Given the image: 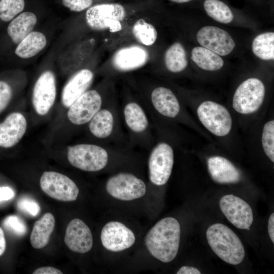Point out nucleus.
I'll return each mask as SVG.
<instances>
[{
	"label": "nucleus",
	"instance_id": "5",
	"mask_svg": "<svg viewBox=\"0 0 274 274\" xmlns=\"http://www.w3.org/2000/svg\"><path fill=\"white\" fill-rule=\"evenodd\" d=\"M189 108L204 130L227 150H232L231 145L235 141L236 132L235 117L230 109L211 99L203 100L195 105L190 104Z\"/></svg>",
	"mask_w": 274,
	"mask_h": 274
},
{
	"label": "nucleus",
	"instance_id": "23",
	"mask_svg": "<svg viewBox=\"0 0 274 274\" xmlns=\"http://www.w3.org/2000/svg\"><path fill=\"white\" fill-rule=\"evenodd\" d=\"M37 22L36 15L25 12L20 14L9 23L7 32L15 44H19L26 36L32 31Z\"/></svg>",
	"mask_w": 274,
	"mask_h": 274
},
{
	"label": "nucleus",
	"instance_id": "29",
	"mask_svg": "<svg viewBox=\"0 0 274 274\" xmlns=\"http://www.w3.org/2000/svg\"><path fill=\"white\" fill-rule=\"evenodd\" d=\"M202 6L207 15L216 21L227 24L233 19L231 9L221 0H204Z\"/></svg>",
	"mask_w": 274,
	"mask_h": 274
},
{
	"label": "nucleus",
	"instance_id": "18",
	"mask_svg": "<svg viewBox=\"0 0 274 274\" xmlns=\"http://www.w3.org/2000/svg\"><path fill=\"white\" fill-rule=\"evenodd\" d=\"M100 239L103 246L112 252H120L131 247L135 243L133 232L123 223L110 221L102 228Z\"/></svg>",
	"mask_w": 274,
	"mask_h": 274
},
{
	"label": "nucleus",
	"instance_id": "7",
	"mask_svg": "<svg viewBox=\"0 0 274 274\" xmlns=\"http://www.w3.org/2000/svg\"><path fill=\"white\" fill-rule=\"evenodd\" d=\"M110 53L99 70L104 78L116 79L146 66L155 59L154 51L136 43L123 45Z\"/></svg>",
	"mask_w": 274,
	"mask_h": 274
},
{
	"label": "nucleus",
	"instance_id": "25",
	"mask_svg": "<svg viewBox=\"0 0 274 274\" xmlns=\"http://www.w3.org/2000/svg\"><path fill=\"white\" fill-rule=\"evenodd\" d=\"M163 61L166 71L170 74L183 72L188 66V59L182 43L176 42L170 45L164 52Z\"/></svg>",
	"mask_w": 274,
	"mask_h": 274
},
{
	"label": "nucleus",
	"instance_id": "8",
	"mask_svg": "<svg viewBox=\"0 0 274 274\" xmlns=\"http://www.w3.org/2000/svg\"><path fill=\"white\" fill-rule=\"evenodd\" d=\"M116 94L115 79L104 78L96 88L88 90L68 108L67 119L75 126L87 125L100 109Z\"/></svg>",
	"mask_w": 274,
	"mask_h": 274
},
{
	"label": "nucleus",
	"instance_id": "17",
	"mask_svg": "<svg viewBox=\"0 0 274 274\" xmlns=\"http://www.w3.org/2000/svg\"><path fill=\"white\" fill-rule=\"evenodd\" d=\"M206 164L211 178L220 184H234L241 181V170L227 157L220 153L206 156Z\"/></svg>",
	"mask_w": 274,
	"mask_h": 274
},
{
	"label": "nucleus",
	"instance_id": "12",
	"mask_svg": "<svg viewBox=\"0 0 274 274\" xmlns=\"http://www.w3.org/2000/svg\"><path fill=\"white\" fill-rule=\"evenodd\" d=\"M206 237L213 252L227 263L237 265L244 260L245 252L238 236L222 223H215L206 231Z\"/></svg>",
	"mask_w": 274,
	"mask_h": 274
},
{
	"label": "nucleus",
	"instance_id": "3",
	"mask_svg": "<svg viewBox=\"0 0 274 274\" xmlns=\"http://www.w3.org/2000/svg\"><path fill=\"white\" fill-rule=\"evenodd\" d=\"M120 110L129 148L149 151L155 140L152 123L139 97L128 85L122 89Z\"/></svg>",
	"mask_w": 274,
	"mask_h": 274
},
{
	"label": "nucleus",
	"instance_id": "40",
	"mask_svg": "<svg viewBox=\"0 0 274 274\" xmlns=\"http://www.w3.org/2000/svg\"><path fill=\"white\" fill-rule=\"evenodd\" d=\"M6 248V241L4 232L0 227V256L4 253Z\"/></svg>",
	"mask_w": 274,
	"mask_h": 274
},
{
	"label": "nucleus",
	"instance_id": "30",
	"mask_svg": "<svg viewBox=\"0 0 274 274\" xmlns=\"http://www.w3.org/2000/svg\"><path fill=\"white\" fill-rule=\"evenodd\" d=\"M252 51L258 58L264 60L274 59V32H266L256 36L252 43Z\"/></svg>",
	"mask_w": 274,
	"mask_h": 274
},
{
	"label": "nucleus",
	"instance_id": "19",
	"mask_svg": "<svg viewBox=\"0 0 274 274\" xmlns=\"http://www.w3.org/2000/svg\"><path fill=\"white\" fill-rule=\"evenodd\" d=\"M199 44L218 54L226 56L230 54L235 44L230 35L219 27L206 26L200 28L196 34Z\"/></svg>",
	"mask_w": 274,
	"mask_h": 274
},
{
	"label": "nucleus",
	"instance_id": "41",
	"mask_svg": "<svg viewBox=\"0 0 274 274\" xmlns=\"http://www.w3.org/2000/svg\"><path fill=\"white\" fill-rule=\"evenodd\" d=\"M172 2L177 3V4H186L189 3L193 0H168Z\"/></svg>",
	"mask_w": 274,
	"mask_h": 274
},
{
	"label": "nucleus",
	"instance_id": "34",
	"mask_svg": "<svg viewBox=\"0 0 274 274\" xmlns=\"http://www.w3.org/2000/svg\"><path fill=\"white\" fill-rule=\"evenodd\" d=\"M63 6L70 10L80 12L86 10L93 5L94 0H61Z\"/></svg>",
	"mask_w": 274,
	"mask_h": 274
},
{
	"label": "nucleus",
	"instance_id": "32",
	"mask_svg": "<svg viewBox=\"0 0 274 274\" xmlns=\"http://www.w3.org/2000/svg\"><path fill=\"white\" fill-rule=\"evenodd\" d=\"M3 225L5 229L18 236L24 235L27 231L25 222L17 215H9L3 221Z\"/></svg>",
	"mask_w": 274,
	"mask_h": 274
},
{
	"label": "nucleus",
	"instance_id": "11",
	"mask_svg": "<svg viewBox=\"0 0 274 274\" xmlns=\"http://www.w3.org/2000/svg\"><path fill=\"white\" fill-rule=\"evenodd\" d=\"M265 87L259 79L252 77L243 81L233 95L230 109L238 120H252L264 109Z\"/></svg>",
	"mask_w": 274,
	"mask_h": 274
},
{
	"label": "nucleus",
	"instance_id": "15",
	"mask_svg": "<svg viewBox=\"0 0 274 274\" xmlns=\"http://www.w3.org/2000/svg\"><path fill=\"white\" fill-rule=\"evenodd\" d=\"M56 96L55 77L53 73L46 71L37 79L32 92V102L36 113L46 115L54 105Z\"/></svg>",
	"mask_w": 274,
	"mask_h": 274
},
{
	"label": "nucleus",
	"instance_id": "39",
	"mask_svg": "<svg viewBox=\"0 0 274 274\" xmlns=\"http://www.w3.org/2000/svg\"><path fill=\"white\" fill-rule=\"evenodd\" d=\"M268 232L272 243H274V213L269 216L268 221Z\"/></svg>",
	"mask_w": 274,
	"mask_h": 274
},
{
	"label": "nucleus",
	"instance_id": "27",
	"mask_svg": "<svg viewBox=\"0 0 274 274\" xmlns=\"http://www.w3.org/2000/svg\"><path fill=\"white\" fill-rule=\"evenodd\" d=\"M191 59L200 68L207 71H216L224 65L221 57L203 47H195L191 51Z\"/></svg>",
	"mask_w": 274,
	"mask_h": 274
},
{
	"label": "nucleus",
	"instance_id": "26",
	"mask_svg": "<svg viewBox=\"0 0 274 274\" xmlns=\"http://www.w3.org/2000/svg\"><path fill=\"white\" fill-rule=\"evenodd\" d=\"M46 43L47 40L43 33L31 31L18 44L15 53L20 58H29L42 51Z\"/></svg>",
	"mask_w": 274,
	"mask_h": 274
},
{
	"label": "nucleus",
	"instance_id": "35",
	"mask_svg": "<svg viewBox=\"0 0 274 274\" xmlns=\"http://www.w3.org/2000/svg\"><path fill=\"white\" fill-rule=\"evenodd\" d=\"M12 96V90L8 83L0 81V113L8 106Z\"/></svg>",
	"mask_w": 274,
	"mask_h": 274
},
{
	"label": "nucleus",
	"instance_id": "33",
	"mask_svg": "<svg viewBox=\"0 0 274 274\" xmlns=\"http://www.w3.org/2000/svg\"><path fill=\"white\" fill-rule=\"evenodd\" d=\"M17 208L23 213L33 217L37 216L40 211L38 203L27 197H22L18 201Z\"/></svg>",
	"mask_w": 274,
	"mask_h": 274
},
{
	"label": "nucleus",
	"instance_id": "37",
	"mask_svg": "<svg viewBox=\"0 0 274 274\" xmlns=\"http://www.w3.org/2000/svg\"><path fill=\"white\" fill-rule=\"evenodd\" d=\"M33 274H62L59 269L51 266L40 267L35 270Z\"/></svg>",
	"mask_w": 274,
	"mask_h": 274
},
{
	"label": "nucleus",
	"instance_id": "10",
	"mask_svg": "<svg viewBox=\"0 0 274 274\" xmlns=\"http://www.w3.org/2000/svg\"><path fill=\"white\" fill-rule=\"evenodd\" d=\"M181 229L173 217L164 218L149 231L145 237L146 246L155 258L164 263L172 261L179 250Z\"/></svg>",
	"mask_w": 274,
	"mask_h": 274
},
{
	"label": "nucleus",
	"instance_id": "9",
	"mask_svg": "<svg viewBox=\"0 0 274 274\" xmlns=\"http://www.w3.org/2000/svg\"><path fill=\"white\" fill-rule=\"evenodd\" d=\"M84 16L85 27L96 32H109L132 15L147 10L146 5H124L105 2L92 5L86 10Z\"/></svg>",
	"mask_w": 274,
	"mask_h": 274
},
{
	"label": "nucleus",
	"instance_id": "2",
	"mask_svg": "<svg viewBox=\"0 0 274 274\" xmlns=\"http://www.w3.org/2000/svg\"><path fill=\"white\" fill-rule=\"evenodd\" d=\"M128 147L97 143H80L68 147L70 163L80 170L97 172L111 163H121L134 159L137 155Z\"/></svg>",
	"mask_w": 274,
	"mask_h": 274
},
{
	"label": "nucleus",
	"instance_id": "14",
	"mask_svg": "<svg viewBox=\"0 0 274 274\" xmlns=\"http://www.w3.org/2000/svg\"><path fill=\"white\" fill-rule=\"evenodd\" d=\"M40 187L49 196L62 201L76 200L79 190L76 183L69 177L62 174L46 171L40 178Z\"/></svg>",
	"mask_w": 274,
	"mask_h": 274
},
{
	"label": "nucleus",
	"instance_id": "38",
	"mask_svg": "<svg viewBox=\"0 0 274 274\" xmlns=\"http://www.w3.org/2000/svg\"><path fill=\"white\" fill-rule=\"evenodd\" d=\"M177 274H200V271L196 268L191 266H184L181 267L176 273Z\"/></svg>",
	"mask_w": 274,
	"mask_h": 274
},
{
	"label": "nucleus",
	"instance_id": "28",
	"mask_svg": "<svg viewBox=\"0 0 274 274\" xmlns=\"http://www.w3.org/2000/svg\"><path fill=\"white\" fill-rule=\"evenodd\" d=\"M258 148L272 162H274V119L271 117L261 125L258 134Z\"/></svg>",
	"mask_w": 274,
	"mask_h": 274
},
{
	"label": "nucleus",
	"instance_id": "36",
	"mask_svg": "<svg viewBox=\"0 0 274 274\" xmlns=\"http://www.w3.org/2000/svg\"><path fill=\"white\" fill-rule=\"evenodd\" d=\"M15 195L13 190L8 187H0V201L8 200Z\"/></svg>",
	"mask_w": 274,
	"mask_h": 274
},
{
	"label": "nucleus",
	"instance_id": "21",
	"mask_svg": "<svg viewBox=\"0 0 274 274\" xmlns=\"http://www.w3.org/2000/svg\"><path fill=\"white\" fill-rule=\"evenodd\" d=\"M67 247L79 253L89 252L93 245V237L89 227L81 219H74L67 225L64 238Z\"/></svg>",
	"mask_w": 274,
	"mask_h": 274
},
{
	"label": "nucleus",
	"instance_id": "6",
	"mask_svg": "<svg viewBox=\"0 0 274 274\" xmlns=\"http://www.w3.org/2000/svg\"><path fill=\"white\" fill-rule=\"evenodd\" d=\"M87 126L90 135L96 143L129 147L122 127L117 94L100 109Z\"/></svg>",
	"mask_w": 274,
	"mask_h": 274
},
{
	"label": "nucleus",
	"instance_id": "24",
	"mask_svg": "<svg viewBox=\"0 0 274 274\" xmlns=\"http://www.w3.org/2000/svg\"><path fill=\"white\" fill-rule=\"evenodd\" d=\"M55 222L54 216L50 213L45 214L35 222L30 236V244L34 248L42 249L48 244Z\"/></svg>",
	"mask_w": 274,
	"mask_h": 274
},
{
	"label": "nucleus",
	"instance_id": "16",
	"mask_svg": "<svg viewBox=\"0 0 274 274\" xmlns=\"http://www.w3.org/2000/svg\"><path fill=\"white\" fill-rule=\"evenodd\" d=\"M219 206L223 214L234 226L250 229L253 221V214L247 202L233 194H228L221 198Z\"/></svg>",
	"mask_w": 274,
	"mask_h": 274
},
{
	"label": "nucleus",
	"instance_id": "4",
	"mask_svg": "<svg viewBox=\"0 0 274 274\" xmlns=\"http://www.w3.org/2000/svg\"><path fill=\"white\" fill-rule=\"evenodd\" d=\"M147 11L132 15L111 31L104 32L102 48L110 53L123 45L136 43L154 51L158 33Z\"/></svg>",
	"mask_w": 274,
	"mask_h": 274
},
{
	"label": "nucleus",
	"instance_id": "13",
	"mask_svg": "<svg viewBox=\"0 0 274 274\" xmlns=\"http://www.w3.org/2000/svg\"><path fill=\"white\" fill-rule=\"evenodd\" d=\"M106 189L112 197L129 201L143 197L146 192L145 182L132 173L120 172L110 177Z\"/></svg>",
	"mask_w": 274,
	"mask_h": 274
},
{
	"label": "nucleus",
	"instance_id": "20",
	"mask_svg": "<svg viewBox=\"0 0 274 274\" xmlns=\"http://www.w3.org/2000/svg\"><path fill=\"white\" fill-rule=\"evenodd\" d=\"M94 78L93 70L88 67L77 70L64 85L61 102L68 108L79 97L89 89Z\"/></svg>",
	"mask_w": 274,
	"mask_h": 274
},
{
	"label": "nucleus",
	"instance_id": "31",
	"mask_svg": "<svg viewBox=\"0 0 274 274\" xmlns=\"http://www.w3.org/2000/svg\"><path fill=\"white\" fill-rule=\"evenodd\" d=\"M24 0H1L0 19L5 22L13 19L24 9Z\"/></svg>",
	"mask_w": 274,
	"mask_h": 274
},
{
	"label": "nucleus",
	"instance_id": "22",
	"mask_svg": "<svg viewBox=\"0 0 274 274\" xmlns=\"http://www.w3.org/2000/svg\"><path fill=\"white\" fill-rule=\"evenodd\" d=\"M27 128V121L19 112L10 114L0 123V147L10 148L17 144Z\"/></svg>",
	"mask_w": 274,
	"mask_h": 274
},
{
	"label": "nucleus",
	"instance_id": "1",
	"mask_svg": "<svg viewBox=\"0 0 274 274\" xmlns=\"http://www.w3.org/2000/svg\"><path fill=\"white\" fill-rule=\"evenodd\" d=\"M126 82L144 106L153 126L164 127L179 132L178 126L182 125L193 129L209 141H213L170 88L148 79L127 78Z\"/></svg>",
	"mask_w": 274,
	"mask_h": 274
}]
</instances>
